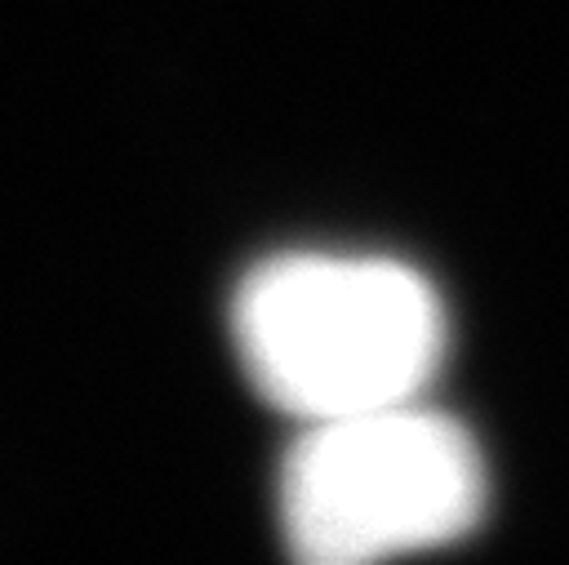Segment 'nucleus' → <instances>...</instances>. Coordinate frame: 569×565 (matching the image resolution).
Instances as JSON below:
<instances>
[{"label": "nucleus", "instance_id": "nucleus-1", "mask_svg": "<svg viewBox=\"0 0 569 565\" xmlns=\"http://www.w3.org/2000/svg\"><path fill=\"white\" fill-rule=\"evenodd\" d=\"M249 383L302 423L422 400L445 356V307L382 254H276L231 303Z\"/></svg>", "mask_w": 569, "mask_h": 565}, {"label": "nucleus", "instance_id": "nucleus-2", "mask_svg": "<svg viewBox=\"0 0 569 565\" xmlns=\"http://www.w3.org/2000/svg\"><path fill=\"white\" fill-rule=\"evenodd\" d=\"M485 489L471 432L405 400L302 423L280 467V529L311 565H365L462 538Z\"/></svg>", "mask_w": 569, "mask_h": 565}]
</instances>
